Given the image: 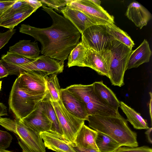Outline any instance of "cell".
I'll use <instances>...</instances> for the list:
<instances>
[{
    "mask_svg": "<svg viewBox=\"0 0 152 152\" xmlns=\"http://www.w3.org/2000/svg\"><path fill=\"white\" fill-rule=\"evenodd\" d=\"M42 10L52 20L50 27L39 28L22 24L19 31L33 37L41 45L40 52L52 58L64 62L71 51L80 43L81 34L72 23L64 16L45 6Z\"/></svg>",
    "mask_w": 152,
    "mask_h": 152,
    "instance_id": "cell-1",
    "label": "cell"
},
{
    "mask_svg": "<svg viewBox=\"0 0 152 152\" xmlns=\"http://www.w3.org/2000/svg\"><path fill=\"white\" fill-rule=\"evenodd\" d=\"M88 125L93 129L105 134L121 145L137 147V134L129 128L127 121L120 114L116 116H89Z\"/></svg>",
    "mask_w": 152,
    "mask_h": 152,
    "instance_id": "cell-2",
    "label": "cell"
},
{
    "mask_svg": "<svg viewBox=\"0 0 152 152\" xmlns=\"http://www.w3.org/2000/svg\"><path fill=\"white\" fill-rule=\"evenodd\" d=\"M0 125L13 133L23 152H46L40 134L21 121L7 118H0Z\"/></svg>",
    "mask_w": 152,
    "mask_h": 152,
    "instance_id": "cell-3",
    "label": "cell"
},
{
    "mask_svg": "<svg viewBox=\"0 0 152 152\" xmlns=\"http://www.w3.org/2000/svg\"><path fill=\"white\" fill-rule=\"evenodd\" d=\"M109 49L111 57L108 78L112 85L121 87L124 84V74L132 50L113 38Z\"/></svg>",
    "mask_w": 152,
    "mask_h": 152,
    "instance_id": "cell-4",
    "label": "cell"
},
{
    "mask_svg": "<svg viewBox=\"0 0 152 152\" xmlns=\"http://www.w3.org/2000/svg\"><path fill=\"white\" fill-rule=\"evenodd\" d=\"M46 95L34 96L26 93L19 88L16 79L9 95V109L15 119L21 121L34 110Z\"/></svg>",
    "mask_w": 152,
    "mask_h": 152,
    "instance_id": "cell-5",
    "label": "cell"
},
{
    "mask_svg": "<svg viewBox=\"0 0 152 152\" xmlns=\"http://www.w3.org/2000/svg\"><path fill=\"white\" fill-rule=\"evenodd\" d=\"M64 62H62L42 55L30 62L14 66L5 67L9 75L18 76L23 72L33 71L45 77L62 72L64 68Z\"/></svg>",
    "mask_w": 152,
    "mask_h": 152,
    "instance_id": "cell-6",
    "label": "cell"
},
{
    "mask_svg": "<svg viewBox=\"0 0 152 152\" xmlns=\"http://www.w3.org/2000/svg\"><path fill=\"white\" fill-rule=\"evenodd\" d=\"M63 132L64 140L72 144L76 135L85 121L80 119L70 113L64 107L61 101L51 102Z\"/></svg>",
    "mask_w": 152,
    "mask_h": 152,
    "instance_id": "cell-7",
    "label": "cell"
},
{
    "mask_svg": "<svg viewBox=\"0 0 152 152\" xmlns=\"http://www.w3.org/2000/svg\"><path fill=\"white\" fill-rule=\"evenodd\" d=\"M113 37L107 32L105 25L96 24L86 29L82 41L88 48L98 52L109 49Z\"/></svg>",
    "mask_w": 152,
    "mask_h": 152,
    "instance_id": "cell-8",
    "label": "cell"
},
{
    "mask_svg": "<svg viewBox=\"0 0 152 152\" xmlns=\"http://www.w3.org/2000/svg\"><path fill=\"white\" fill-rule=\"evenodd\" d=\"M69 7L83 13L101 24L114 23V17L101 6L94 4L91 0H71Z\"/></svg>",
    "mask_w": 152,
    "mask_h": 152,
    "instance_id": "cell-9",
    "label": "cell"
},
{
    "mask_svg": "<svg viewBox=\"0 0 152 152\" xmlns=\"http://www.w3.org/2000/svg\"><path fill=\"white\" fill-rule=\"evenodd\" d=\"M45 77L33 71L23 72L17 79L21 90L29 94L41 96L46 94Z\"/></svg>",
    "mask_w": 152,
    "mask_h": 152,
    "instance_id": "cell-10",
    "label": "cell"
},
{
    "mask_svg": "<svg viewBox=\"0 0 152 152\" xmlns=\"http://www.w3.org/2000/svg\"><path fill=\"white\" fill-rule=\"evenodd\" d=\"M42 102L30 114L20 121L40 134L50 131L51 126V123L44 110Z\"/></svg>",
    "mask_w": 152,
    "mask_h": 152,
    "instance_id": "cell-11",
    "label": "cell"
},
{
    "mask_svg": "<svg viewBox=\"0 0 152 152\" xmlns=\"http://www.w3.org/2000/svg\"><path fill=\"white\" fill-rule=\"evenodd\" d=\"M61 99L70 113L80 119L87 121L88 115L85 104L66 88L61 89Z\"/></svg>",
    "mask_w": 152,
    "mask_h": 152,
    "instance_id": "cell-12",
    "label": "cell"
},
{
    "mask_svg": "<svg viewBox=\"0 0 152 152\" xmlns=\"http://www.w3.org/2000/svg\"><path fill=\"white\" fill-rule=\"evenodd\" d=\"M64 16L70 21L81 34L88 27L96 24H101L79 10L70 8L68 5L60 11Z\"/></svg>",
    "mask_w": 152,
    "mask_h": 152,
    "instance_id": "cell-13",
    "label": "cell"
},
{
    "mask_svg": "<svg viewBox=\"0 0 152 152\" xmlns=\"http://www.w3.org/2000/svg\"><path fill=\"white\" fill-rule=\"evenodd\" d=\"M45 147L56 152H76L72 145L58 134L51 131L40 134Z\"/></svg>",
    "mask_w": 152,
    "mask_h": 152,
    "instance_id": "cell-14",
    "label": "cell"
},
{
    "mask_svg": "<svg viewBox=\"0 0 152 152\" xmlns=\"http://www.w3.org/2000/svg\"><path fill=\"white\" fill-rule=\"evenodd\" d=\"M125 15L140 29L147 24L151 18L149 11L141 4L136 2H133L129 4Z\"/></svg>",
    "mask_w": 152,
    "mask_h": 152,
    "instance_id": "cell-15",
    "label": "cell"
},
{
    "mask_svg": "<svg viewBox=\"0 0 152 152\" xmlns=\"http://www.w3.org/2000/svg\"><path fill=\"white\" fill-rule=\"evenodd\" d=\"M97 132L84 124L78 132L72 147L77 146L85 148H91L99 151L96 139Z\"/></svg>",
    "mask_w": 152,
    "mask_h": 152,
    "instance_id": "cell-16",
    "label": "cell"
},
{
    "mask_svg": "<svg viewBox=\"0 0 152 152\" xmlns=\"http://www.w3.org/2000/svg\"><path fill=\"white\" fill-rule=\"evenodd\" d=\"M151 54L148 42L144 39L137 48L132 51L129 58L127 69L137 68L143 64L148 62Z\"/></svg>",
    "mask_w": 152,
    "mask_h": 152,
    "instance_id": "cell-17",
    "label": "cell"
},
{
    "mask_svg": "<svg viewBox=\"0 0 152 152\" xmlns=\"http://www.w3.org/2000/svg\"><path fill=\"white\" fill-rule=\"evenodd\" d=\"M8 51L33 59L37 58L40 52L37 42L27 40H20L10 47Z\"/></svg>",
    "mask_w": 152,
    "mask_h": 152,
    "instance_id": "cell-18",
    "label": "cell"
},
{
    "mask_svg": "<svg viewBox=\"0 0 152 152\" xmlns=\"http://www.w3.org/2000/svg\"><path fill=\"white\" fill-rule=\"evenodd\" d=\"M94 91L97 96L107 105L118 110L120 101L113 92L102 81L93 83Z\"/></svg>",
    "mask_w": 152,
    "mask_h": 152,
    "instance_id": "cell-19",
    "label": "cell"
},
{
    "mask_svg": "<svg viewBox=\"0 0 152 152\" xmlns=\"http://www.w3.org/2000/svg\"><path fill=\"white\" fill-rule=\"evenodd\" d=\"M120 107L126 116V120L129 122L134 129H147L149 128L146 121L134 109L122 101H120Z\"/></svg>",
    "mask_w": 152,
    "mask_h": 152,
    "instance_id": "cell-20",
    "label": "cell"
},
{
    "mask_svg": "<svg viewBox=\"0 0 152 152\" xmlns=\"http://www.w3.org/2000/svg\"><path fill=\"white\" fill-rule=\"evenodd\" d=\"M47 91L45 98L51 102H58L61 99V89L56 74H53L45 77Z\"/></svg>",
    "mask_w": 152,
    "mask_h": 152,
    "instance_id": "cell-21",
    "label": "cell"
},
{
    "mask_svg": "<svg viewBox=\"0 0 152 152\" xmlns=\"http://www.w3.org/2000/svg\"><path fill=\"white\" fill-rule=\"evenodd\" d=\"M97 132L96 143L99 152H114L121 146L110 137L101 132Z\"/></svg>",
    "mask_w": 152,
    "mask_h": 152,
    "instance_id": "cell-22",
    "label": "cell"
},
{
    "mask_svg": "<svg viewBox=\"0 0 152 152\" xmlns=\"http://www.w3.org/2000/svg\"><path fill=\"white\" fill-rule=\"evenodd\" d=\"M42 102L44 110L51 123V126L50 131L58 134L63 137V131L51 102L49 100L44 98Z\"/></svg>",
    "mask_w": 152,
    "mask_h": 152,
    "instance_id": "cell-23",
    "label": "cell"
},
{
    "mask_svg": "<svg viewBox=\"0 0 152 152\" xmlns=\"http://www.w3.org/2000/svg\"><path fill=\"white\" fill-rule=\"evenodd\" d=\"M107 31L113 38L132 49L134 44L127 34L114 23L105 25Z\"/></svg>",
    "mask_w": 152,
    "mask_h": 152,
    "instance_id": "cell-24",
    "label": "cell"
},
{
    "mask_svg": "<svg viewBox=\"0 0 152 152\" xmlns=\"http://www.w3.org/2000/svg\"><path fill=\"white\" fill-rule=\"evenodd\" d=\"M36 10L30 7L25 10L16 13L7 20L0 24V26L13 30L20 22L29 17Z\"/></svg>",
    "mask_w": 152,
    "mask_h": 152,
    "instance_id": "cell-25",
    "label": "cell"
},
{
    "mask_svg": "<svg viewBox=\"0 0 152 152\" xmlns=\"http://www.w3.org/2000/svg\"><path fill=\"white\" fill-rule=\"evenodd\" d=\"M4 66H14L21 65L31 62L35 59L28 58L19 54L7 51L1 58Z\"/></svg>",
    "mask_w": 152,
    "mask_h": 152,
    "instance_id": "cell-26",
    "label": "cell"
},
{
    "mask_svg": "<svg viewBox=\"0 0 152 152\" xmlns=\"http://www.w3.org/2000/svg\"><path fill=\"white\" fill-rule=\"evenodd\" d=\"M31 7L25 0H17L11 7L0 16V24L19 12Z\"/></svg>",
    "mask_w": 152,
    "mask_h": 152,
    "instance_id": "cell-27",
    "label": "cell"
},
{
    "mask_svg": "<svg viewBox=\"0 0 152 152\" xmlns=\"http://www.w3.org/2000/svg\"><path fill=\"white\" fill-rule=\"evenodd\" d=\"M49 8L60 11L70 2V0H39Z\"/></svg>",
    "mask_w": 152,
    "mask_h": 152,
    "instance_id": "cell-28",
    "label": "cell"
},
{
    "mask_svg": "<svg viewBox=\"0 0 152 152\" xmlns=\"http://www.w3.org/2000/svg\"><path fill=\"white\" fill-rule=\"evenodd\" d=\"M12 139V136L9 132L0 130V149H5L8 148Z\"/></svg>",
    "mask_w": 152,
    "mask_h": 152,
    "instance_id": "cell-29",
    "label": "cell"
},
{
    "mask_svg": "<svg viewBox=\"0 0 152 152\" xmlns=\"http://www.w3.org/2000/svg\"><path fill=\"white\" fill-rule=\"evenodd\" d=\"M114 152H152L151 148L146 146L130 147L121 146Z\"/></svg>",
    "mask_w": 152,
    "mask_h": 152,
    "instance_id": "cell-30",
    "label": "cell"
},
{
    "mask_svg": "<svg viewBox=\"0 0 152 152\" xmlns=\"http://www.w3.org/2000/svg\"><path fill=\"white\" fill-rule=\"evenodd\" d=\"M16 30L9 29L4 33L0 32V49L7 44L16 32Z\"/></svg>",
    "mask_w": 152,
    "mask_h": 152,
    "instance_id": "cell-31",
    "label": "cell"
},
{
    "mask_svg": "<svg viewBox=\"0 0 152 152\" xmlns=\"http://www.w3.org/2000/svg\"><path fill=\"white\" fill-rule=\"evenodd\" d=\"M16 0H0V16L7 10L12 5Z\"/></svg>",
    "mask_w": 152,
    "mask_h": 152,
    "instance_id": "cell-32",
    "label": "cell"
},
{
    "mask_svg": "<svg viewBox=\"0 0 152 152\" xmlns=\"http://www.w3.org/2000/svg\"><path fill=\"white\" fill-rule=\"evenodd\" d=\"M28 5L36 10L39 7L43 6V4L37 0H25Z\"/></svg>",
    "mask_w": 152,
    "mask_h": 152,
    "instance_id": "cell-33",
    "label": "cell"
},
{
    "mask_svg": "<svg viewBox=\"0 0 152 152\" xmlns=\"http://www.w3.org/2000/svg\"><path fill=\"white\" fill-rule=\"evenodd\" d=\"M9 74V72L4 65L1 60H0V78L7 77Z\"/></svg>",
    "mask_w": 152,
    "mask_h": 152,
    "instance_id": "cell-34",
    "label": "cell"
},
{
    "mask_svg": "<svg viewBox=\"0 0 152 152\" xmlns=\"http://www.w3.org/2000/svg\"><path fill=\"white\" fill-rule=\"evenodd\" d=\"M72 147L76 152H99L91 148H85L77 146H74Z\"/></svg>",
    "mask_w": 152,
    "mask_h": 152,
    "instance_id": "cell-35",
    "label": "cell"
},
{
    "mask_svg": "<svg viewBox=\"0 0 152 152\" xmlns=\"http://www.w3.org/2000/svg\"><path fill=\"white\" fill-rule=\"evenodd\" d=\"M7 115V107L3 103L0 102V117Z\"/></svg>",
    "mask_w": 152,
    "mask_h": 152,
    "instance_id": "cell-36",
    "label": "cell"
},
{
    "mask_svg": "<svg viewBox=\"0 0 152 152\" xmlns=\"http://www.w3.org/2000/svg\"><path fill=\"white\" fill-rule=\"evenodd\" d=\"M152 127L149 128L145 132V134L146 135L148 140L149 142L151 144L152 143Z\"/></svg>",
    "mask_w": 152,
    "mask_h": 152,
    "instance_id": "cell-37",
    "label": "cell"
},
{
    "mask_svg": "<svg viewBox=\"0 0 152 152\" xmlns=\"http://www.w3.org/2000/svg\"><path fill=\"white\" fill-rule=\"evenodd\" d=\"M150 96V100L149 103V114L151 118V123L152 120V93L151 91L149 92Z\"/></svg>",
    "mask_w": 152,
    "mask_h": 152,
    "instance_id": "cell-38",
    "label": "cell"
},
{
    "mask_svg": "<svg viewBox=\"0 0 152 152\" xmlns=\"http://www.w3.org/2000/svg\"><path fill=\"white\" fill-rule=\"evenodd\" d=\"M91 1L94 4L100 6L101 3V1L100 0H91Z\"/></svg>",
    "mask_w": 152,
    "mask_h": 152,
    "instance_id": "cell-39",
    "label": "cell"
},
{
    "mask_svg": "<svg viewBox=\"0 0 152 152\" xmlns=\"http://www.w3.org/2000/svg\"><path fill=\"white\" fill-rule=\"evenodd\" d=\"M0 152H12L5 149H0Z\"/></svg>",
    "mask_w": 152,
    "mask_h": 152,
    "instance_id": "cell-40",
    "label": "cell"
},
{
    "mask_svg": "<svg viewBox=\"0 0 152 152\" xmlns=\"http://www.w3.org/2000/svg\"><path fill=\"white\" fill-rule=\"evenodd\" d=\"M2 83V81H0V91L1 88Z\"/></svg>",
    "mask_w": 152,
    "mask_h": 152,
    "instance_id": "cell-41",
    "label": "cell"
}]
</instances>
